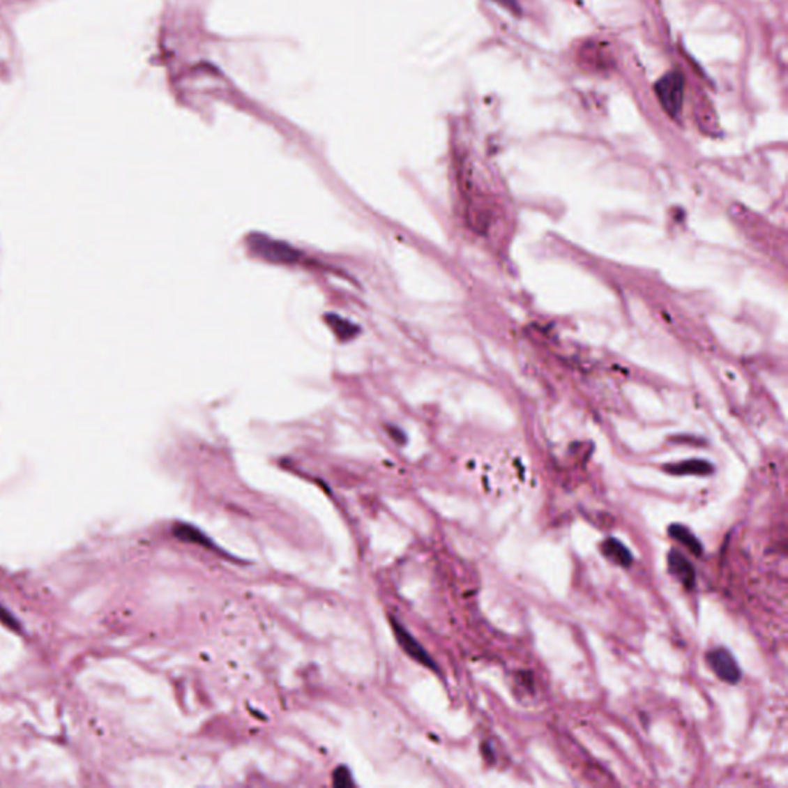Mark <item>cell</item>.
<instances>
[{
	"label": "cell",
	"mask_w": 788,
	"mask_h": 788,
	"mask_svg": "<svg viewBox=\"0 0 788 788\" xmlns=\"http://www.w3.org/2000/svg\"><path fill=\"white\" fill-rule=\"evenodd\" d=\"M654 91L659 99V103L665 109V113L672 117H678L683 103V77L679 71H672L660 79Z\"/></svg>",
	"instance_id": "1"
},
{
	"label": "cell",
	"mask_w": 788,
	"mask_h": 788,
	"mask_svg": "<svg viewBox=\"0 0 788 788\" xmlns=\"http://www.w3.org/2000/svg\"><path fill=\"white\" fill-rule=\"evenodd\" d=\"M248 243L256 255L262 256L266 260H271V262L288 264L299 259V251H296L293 247H289V245L284 242L273 241L265 236H252Z\"/></svg>",
	"instance_id": "2"
},
{
	"label": "cell",
	"mask_w": 788,
	"mask_h": 788,
	"mask_svg": "<svg viewBox=\"0 0 788 788\" xmlns=\"http://www.w3.org/2000/svg\"><path fill=\"white\" fill-rule=\"evenodd\" d=\"M391 627L394 631V636L397 639V644L402 646V650L410 656L411 659H414L416 662H419L423 667H428L431 670H437L434 659L430 656L428 651L423 649V646L419 644L418 639H416L410 631H408L402 623L397 622L396 619H391Z\"/></svg>",
	"instance_id": "3"
},
{
	"label": "cell",
	"mask_w": 788,
	"mask_h": 788,
	"mask_svg": "<svg viewBox=\"0 0 788 788\" xmlns=\"http://www.w3.org/2000/svg\"><path fill=\"white\" fill-rule=\"evenodd\" d=\"M707 662L720 681L727 683H736L741 679V668L727 649H715L709 651Z\"/></svg>",
	"instance_id": "4"
},
{
	"label": "cell",
	"mask_w": 788,
	"mask_h": 788,
	"mask_svg": "<svg viewBox=\"0 0 788 788\" xmlns=\"http://www.w3.org/2000/svg\"><path fill=\"white\" fill-rule=\"evenodd\" d=\"M668 571L678 579V581L685 586V589L691 590L696 584V571L693 563H691L685 556L682 553L676 552V550H672L670 554H668Z\"/></svg>",
	"instance_id": "5"
},
{
	"label": "cell",
	"mask_w": 788,
	"mask_h": 788,
	"mask_svg": "<svg viewBox=\"0 0 788 788\" xmlns=\"http://www.w3.org/2000/svg\"><path fill=\"white\" fill-rule=\"evenodd\" d=\"M600 550L609 561L621 565L623 568H628L631 567V563H633V554H631L630 550L618 539L608 538L605 542H602Z\"/></svg>",
	"instance_id": "6"
},
{
	"label": "cell",
	"mask_w": 788,
	"mask_h": 788,
	"mask_svg": "<svg viewBox=\"0 0 788 788\" xmlns=\"http://www.w3.org/2000/svg\"><path fill=\"white\" fill-rule=\"evenodd\" d=\"M173 534L183 542H190V544H197L200 547H205V548H211L215 550L218 545L214 544V542L206 536L205 533L200 531L197 526L195 525H190V524H176L174 529H173Z\"/></svg>",
	"instance_id": "7"
},
{
	"label": "cell",
	"mask_w": 788,
	"mask_h": 788,
	"mask_svg": "<svg viewBox=\"0 0 788 788\" xmlns=\"http://www.w3.org/2000/svg\"><path fill=\"white\" fill-rule=\"evenodd\" d=\"M665 470L672 474H709L713 471V467L707 462V460H699V459H691V460H683V462L679 464H673V465H667Z\"/></svg>",
	"instance_id": "8"
},
{
	"label": "cell",
	"mask_w": 788,
	"mask_h": 788,
	"mask_svg": "<svg viewBox=\"0 0 788 788\" xmlns=\"http://www.w3.org/2000/svg\"><path fill=\"white\" fill-rule=\"evenodd\" d=\"M668 533H670V536H672L673 539L681 542V544H682L683 547H687V548L690 550V552L693 553L695 556H701V554H702L704 548H702V545H701V542L697 540V538L687 529V526L679 525V524H674V525L670 526V529H668Z\"/></svg>",
	"instance_id": "9"
},
{
	"label": "cell",
	"mask_w": 788,
	"mask_h": 788,
	"mask_svg": "<svg viewBox=\"0 0 788 788\" xmlns=\"http://www.w3.org/2000/svg\"><path fill=\"white\" fill-rule=\"evenodd\" d=\"M328 322L331 325V328L338 333L339 338L347 339L353 336V325H349L348 322L342 321V319L338 317H328Z\"/></svg>",
	"instance_id": "10"
},
{
	"label": "cell",
	"mask_w": 788,
	"mask_h": 788,
	"mask_svg": "<svg viewBox=\"0 0 788 788\" xmlns=\"http://www.w3.org/2000/svg\"><path fill=\"white\" fill-rule=\"evenodd\" d=\"M333 784L336 787H349L353 785V778H351V773L347 767H339L336 768L333 775Z\"/></svg>",
	"instance_id": "11"
},
{
	"label": "cell",
	"mask_w": 788,
	"mask_h": 788,
	"mask_svg": "<svg viewBox=\"0 0 788 788\" xmlns=\"http://www.w3.org/2000/svg\"><path fill=\"white\" fill-rule=\"evenodd\" d=\"M0 622L5 623L6 627H10V628H13V630H17V628H19L17 621L14 619L13 614L6 612V609H5L2 605H0Z\"/></svg>",
	"instance_id": "12"
},
{
	"label": "cell",
	"mask_w": 788,
	"mask_h": 788,
	"mask_svg": "<svg viewBox=\"0 0 788 788\" xmlns=\"http://www.w3.org/2000/svg\"><path fill=\"white\" fill-rule=\"evenodd\" d=\"M499 2L503 3L505 6H508V8H511V10H516L515 2H513V0H499Z\"/></svg>",
	"instance_id": "13"
}]
</instances>
